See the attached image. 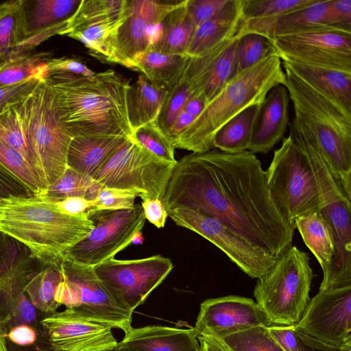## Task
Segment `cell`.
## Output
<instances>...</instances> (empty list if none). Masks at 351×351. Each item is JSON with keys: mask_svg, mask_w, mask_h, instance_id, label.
<instances>
[{"mask_svg": "<svg viewBox=\"0 0 351 351\" xmlns=\"http://www.w3.org/2000/svg\"><path fill=\"white\" fill-rule=\"evenodd\" d=\"M162 202L167 211L184 208L210 215L275 257L291 246L295 228L275 207L266 172L250 151L212 149L184 156L173 167Z\"/></svg>", "mask_w": 351, "mask_h": 351, "instance_id": "6da1fadb", "label": "cell"}, {"mask_svg": "<svg viewBox=\"0 0 351 351\" xmlns=\"http://www.w3.org/2000/svg\"><path fill=\"white\" fill-rule=\"evenodd\" d=\"M44 79L54 89L73 136H132L126 102L130 83L114 71L95 73L93 77L58 73Z\"/></svg>", "mask_w": 351, "mask_h": 351, "instance_id": "7a4b0ae2", "label": "cell"}, {"mask_svg": "<svg viewBox=\"0 0 351 351\" xmlns=\"http://www.w3.org/2000/svg\"><path fill=\"white\" fill-rule=\"evenodd\" d=\"M93 228L87 215L63 214L55 203L36 195H10L0 206V230L43 265L59 264L65 252Z\"/></svg>", "mask_w": 351, "mask_h": 351, "instance_id": "3957f363", "label": "cell"}, {"mask_svg": "<svg viewBox=\"0 0 351 351\" xmlns=\"http://www.w3.org/2000/svg\"><path fill=\"white\" fill-rule=\"evenodd\" d=\"M265 172L270 197L291 225L298 217L334 202H351V194L335 178L315 169L290 134L282 138Z\"/></svg>", "mask_w": 351, "mask_h": 351, "instance_id": "277c9868", "label": "cell"}, {"mask_svg": "<svg viewBox=\"0 0 351 351\" xmlns=\"http://www.w3.org/2000/svg\"><path fill=\"white\" fill-rule=\"evenodd\" d=\"M277 85H285V73L277 54L237 73L173 141L175 149L192 152L214 149L213 140L217 130L245 108L262 103Z\"/></svg>", "mask_w": 351, "mask_h": 351, "instance_id": "5b68a950", "label": "cell"}, {"mask_svg": "<svg viewBox=\"0 0 351 351\" xmlns=\"http://www.w3.org/2000/svg\"><path fill=\"white\" fill-rule=\"evenodd\" d=\"M293 120L319 148L334 174L351 193V113L285 68Z\"/></svg>", "mask_w": 351, "mask_h": 351, "instance_id": "8992f818", "label": "cell"}, {"mask_svg": "<svg viewBox=\"0 0 351 351\" xmlns=\"http://www.w3.org/2000/svg\"><path fill=\"white\" fill-rule=\"evenodd\" d=\"M18 106L31 165L45 191L67 168L73 136L62 117L56 93L45 79L40 80Z\"/></svg>", "mask_w": 351, "mask_h": 351, "instance_id": "52a82bcc", "label": "cell"}, {"mask_svg": "<svg viewBox=\"0 0 351 351\" xmlns=\"http://www.w3.org/2000/svg\"><path fill=\"white\" fill-rule=\"evenodd\" d=\"M305 252L291 246L257 280L255 302L271 325H295L311 298L313 270Z\"/></svg>", "mask_w": 351, "mask_h": 351, "instance_id": "ba28073f", "label": "cell"}, {"mask_svg": "<svg viewBox=\"0 0 351 351\" xmlns=\"http://www.w3.org/2000/svg\"><path fill=\"white\" fill-rule=\"evenodd\" d=\"M62 281L55 299L75 314L126 333L132 328L133 312L101 282L93 267L62 258Z\"/></svg>", "mask_w": 351, "mask_h": 351, "instance_id": "9c48e42d", "label": "cell"}, {"mask_svg": "<svg viewBox=\"0 0 351 351\" xmlns=\"http://www.w3.org/2000/svg\"><path fill=\"white\" fill-rule=\"evenodd\" d=\"M176 163L155 156L130 136L93 178L102 187L130 191L142 200H162Z\"/></svg>", "mask_w": 351, "mask_h": 351, "instance_id": "30bf717a", "label": "cell"}, {"mask_svg": "<svg viewBox=\"0 0 351 351\" xmlns=\"http://www.w3.org/2000/svg\"><path fill=\"white\" fill-rule=\"evenodd\" d=\"M87 217L93 228L65 252L63 258L92 267L114 258L133 243L145 222L139 204L119 210H92Z\"/></svg>", "mask_w": 351, "mask_h": 351, "instance_id": "8fae6325", "label": "cell"}, {"mask_svg": "<svg viewBox=\"0 0 351 351\" xmlns=\"http://www.w3.org/2000/svg\"><path fill=\"white\" fill-rule=\"evenodd\" d=\"M171 261L160 255L134 260L110 258L93 267L101 282L132 312L173 269Z\"/></svg>", "mask_w": 351, "mask_h": 351, "instance_id": "7c38bea8", "label": "cell"}, {"mask_svg": "<svg viewBox=\"0 0 351 351\" xmlns=\"http://www.w3.org/2000/svg\"><path fill=\"white\" fill-rule=\"evenodd\" d=\"M167 213L176 225L211 242L252 278L264 276L278 258L247 242L210 215L184 208H175Z\"/></svg>", "mask_w": 351, "mask_h": 351, "instance_id": "4fadbf2b", "label": "cell"}, {"mask_svg": "<svg viewBox=\"0 0 351 351\" xmlns=\"http://www.w3.org/2000/svg\"><path fill=\"white\" fill-rule=\"evenodd\" d=\"M282 61L351 72V32L322 29L271 40Z\"/></svg>", "mask_w": 351, "mask_h": 351, "instance_id": "5bb4252c", "label": "cell"}, {"mask_svg": "<svg viewBox=\"0 0 351 351\" xmlns=\"http://www.w3.org/2000/svg\"><path fill=\"white\" fill-rule=\"evenodd\" d=\"M295 326L325 343L351 346V286L319 291Z\"/></svg>", "mask_w": 351, "mask_h": 351, "instance_id": "9a60e30c", "label": "cell"}, {"mask_svg": "<svg viewBox=\"0 0 351 351\" xmlns=\"http://www.w3.org/2000/svg\"><path fill=\"white\" fill-rule=\"evenodd\" d=\"M39 324L56 351H108L118 343L111 327L88 320L68 308L47 314Z\"/></svg>", "mask_w": 351, "mask_h": 351, "instance_id": "2e32d148", "label": "cell"}, {"mask_svg": "<svg viewBox=\"0 0 351 351\" xmlns=\"http://www.w3.org/2000/svg\"><path fill=\"white\" fill-rule=\"evenodd\" d=\"M259 325L271 324L256 302L230 295L204 300L193 328L197 336L222 337Z\"/></svg>", "mask_w": 351, "mask_h": 351, "instance_id": "e0dca14e", "label": "cell"}, {"mask_svg": "<svg viewBox=\"0 0 351 351\" xmlns=\"http://www.w3.org/2000/svg\"><path fill=\"white\" fill-rule=\"evenodd\" d=\"M182 1L128 0V16L119 29L112 62L131 69L134 56L149 47V25L161 23Z\"/></svg>", "mask_w": 351, "mask_h": 351, "instance_id": "ac0fdd59", "label": "cell"}, {"mask_svg": "<svg viewBox=\"0 0 351 351\" xmlns=\"http://www.w3.org/2000/svg\"><path fill=\"white\" fill-rule=\"evenodd\" d=\"M322 29L346 32L337 23L330 0H315L311 5L276 17L241 20L235 36L256 34L272 40L279 36Z\"/></svg>", "mask_w": 351, "mask_h": 351, "instance_id": "d6986e66", "label": "cell"}, {"mask_svg": "<svg viewBox=\"0 0 351 351\" xmlns=\"http://www.w3.org/2000/svg\"><path fill=\"white\" fill-rule=\"evenodd\" d=\"M330 224L334 254L319 291L351 286V202L339 201L322 210Z\"/></svg>", "mask_w": 351, "mask_h": 351, "instance_id": "ffe728a7", "label": "cell"}, {"mask_svg": "<svg viewBox=\"0 0 351 351\" xmlns=\"http://www.w3.org/2000/svg\"><path fill=\"white\" fill-rule=\"evenodd\" d=\"M289 100L283 85H277L269 91L261 104L247 151L267 154L284 138L289 124Z\"/></svg>", "mask_w": 351, "mask_h": 351, "instance_id": "44dd1931", "label": "cell"}, {"mask_svg": "<svg viewBox=\"0 0 351 351\" xmlns=\"http://www.w3.org/2000/svg\"><path fill=\"white\" fill-rule=\"evenodd\" d=\"M194 328L149 325L131 328L118 342L117 351H199Z\"/></svg>", "mask_w": 351, "mask_h": 351, "instance_id": "7402d4cb", "label": "cell"}, {"mask_svg": "<svg viewBox=\"0 0 351 351\" xmlns=\"http://www.w3.org/2000/svg\"><path fill=\"white\" fill-rule=\"evenodd\" d=\"M128 138L122 136H74L68 149L67 167L93 178Z\"/></svg>", "mask_w": 351, "mask_h": 351, "instance_id": "603a6c76", "label": "cell"}, {"mask_svg": "<svg viewBox=\"0 0 351 351\" xmlns=\"http://www.w3.org/2000/svg\"><path fill=\"white\" fill-rule=\"evenodd\" d=\"M282 64L314 90L351 113V72L295 62L282 61Z\"/></svg>", "mask_w": 351, "mask_h": 351, "instance_id": "cb8c5ba5", "label": "cell"}, {"mask_svg": "<svg viewBox=\"0 0 351 351\" xmlns=\"http://www.w3.org/2000/svg\"><path fill=\"white\" fill-rule=\"evenodd\" d=\"M242 19V0H228L216 15L195 28L184 54L193 58L233 38Z\"/></svg>", "mask_w": 351, "mask_h": 351, "instance_id": "d4e9b609", "label": "cell"}, {"mask_svg": "<svg viewBox=\"0 0 351 351\" xmlns=\"http://www.w3.org/2000/svg\"><path fill=\"white\" fill-rule=\"evenodd\" d=\"M35 269L33 267L26 269L0 289V327L6 336L19 325L36 328L37 309L24 290L29 276Z\"/></svg>", "mask_w": 351, "mask_h": 351, "instance_id": "484cf974", "label": "cell"}, {"mask_svg": "<svg viewBox=\"0 0 351 351\" xmlns=\"http://www.w3.org/2000/svg\"><path fill=\"white\" fill-rule=\"evenodd\" d=\"M25 0H9L0 3V61L35 51L39 45L28 37L25 28Z\"/></svg>", "mask_w": 351, "mask_h": 351, "instance_id": "4316f807", "label": "cell"}, {"mask_svg": "<svg viewBox=\"0 0 351 351\" xmlns=\"http://www.w3.org/2000/svg\"><path fill=\"white\" fill-rule=\"evenodd\" d=\"M189 58L147 49L137 53L131 69L139 71L154 85L168 90L178 85Z\"/></svg>", "mask_w": 351, "mask_h": 351, "instance_id": "83f0119b", "label": "cell"}, {"mask_svg": "<svg viewBox=\"0 0 351 351\" xmlns=\"http://www.w3.org/2000/svg\"><path fill=\"white\" fill-rule=\"evenodd\" d=\"M140 75L127 91L128 117L132 133L141 127L155 121L167 93Z\"/></svg>", "mask_w": 351, "mask_h": 351, "instance_id": "f1b7e54d", "label": "cell"}, {"mask_svg": "<svg viewBox=\"0 0 351 351\" xmlns=\"http://www.w3.org/2000/svg\"><path fill=\"white\" fill-rule=\"evenodd\" d=\"M0 180L21 196H39L45 191L26 158L0 140Z\"/></svg>", "mask_w": 351, "mask_h": 351, "instance_id": "f546056e", "label": "cell"}, {"mask_svg": "<svg viewBox=\"0 0 351 351\" xmlns=\"http://www.w3.org/2000/svg\"><path fill=\"white\" fill-rule=\"evenodd\" d=\"M236 40L235 36L208 69L185 84L190 96L199 98L206 106L234 75Z\"/></svg>", "mask_w": 351, "mask_h": 351, "instance_id": "4dcf8cb0", "label": "cell"}, {"mask_svg": "<svg viewBox=\"0 0 351 351\" xmlns=\"http://www.w3.org/2000/svg\"><path fill=\"white\" fill-rule=\"evenodd\" d=\"M128 16V6L120 17L90 24L66 32L64 36L75 39L88 49L92 56L112 62L119 27Z\"/></svg>", "mask_w": 351, "mask_h": 351, "instance_id": "1f68e13d", "label": "cell"}, {"mask_svg": "<svg viewBox=\"0 0 351 351\" xmlns=\"http://www.w3.org/2000/svg\"><path fill=\"white\" fill-rule=\"evenodd\" d=\"M294 226L306 245L317 258L324 274L334 254L333 234L328 221L321 210L298 217Z\"/></svg>", "mask_w": 351, "mask_h": 351, "instance_id": "d6a6232c", "label": "cell"}, {"mask_svg": "<svg viewBox=\"0 0 351 351\" xmlns=\"http://www.w3.org/2000/svg\"><path fill=\"white\" fill-rule=\"evenodd\" d=\"M81 0H25L27 36H34L68 19Z\"/></svg>", "mask_w": 351, "mask_h": 351, "instance_id": "836d02e7", "label": "cell"}, {"mask_svg": "<svg viewBox=\"0 0 351 351\" xmlns=\"http://www.w3.org/2000/svg\"><path fill=\"white\" fill-rule=\"evenodd\" d=\"M261 104L248 106L225 123L214 136L213 148L230 154L247 151Z\"/></svg>", "mask_w": 351, "mask_h": 351, "instance_id": "e575fe53", "label": "cell"}, {"mask_svg": "<svg viewBox=\"0 0 351 351\" xmlns=\"http://www.w3.org/2000/svg\"><path fill=\"white\" fill-rule=\"evenodd\" d=\"M186 2V0H183L161 22V37L151 49L167 54H184L195 28L188 14Z\"/></svg>", "mask_w": 351, "mask_h": 351, "instance_id": "d590c367", "label": "cell"}, {"mask_svg": "<svg viewBox=\"0 0 351 351\" xmlns=\"http://www.w3.org/2000/svg\"><path fill=\"white\" fill-rule=\"evenodd\" d=\"M60 263L42 265L36 269L29 276L24 287L34 306L47 315L57 311L61 306L55 299L57 287L63 279Z\"/></svg>", "mask_w": 351, "mask_h": 351, "instance_id": "8d00e7d4", "label": "cell"}, {"mask_svg": "<svg viewBox=\"0 0 351 351\" xmlns=\"http://www.w3.org/2000/svg\"><path fill=\"white\" fill-rule=\"evenodd\" d=\"M51 58L50 52L33 51L0 61V86L12 85L32 78L43 79L47 60Z\"/></svg>", "mask_w": 351, "mask_h": 351, "instance_id": "74e56055", "label": "cell"}, {"mask_svg": "<svg viewBox=\"0 0 351 351\" xmlns=\"http://www.w3.org/2000/svg\"><path fill=\"white\" fill-rule=\"evenodd\" d=\"M128 0H81L73 14L65 21L59 35L71 29L109 19H116L126 12Z\"/></svg>", "mask_w": 351, "mask_h": 351, "instance_id": "f35d334b", "label": "cell"}, {"mask_svg": "<svg viewBox=\"0 0 351 351\" xmlns=\"http://www.w3.org/2000/svg\"><path fill=\"white\" fill-rule=\"evenodd\" d=\"M101 187L93 178L67 167L62 176L38 197L53 203L71 197L93 201Z\"/></svg>", "mask_w": 351, "mask_h": 351, "instance_id": "ab89813d", "label": "cell"}, {"mask_svg": "<svg viewBox=\"0 0 351 351\" xmlns=\"http://www.w3.org/2000/svg\"><path fill=\"white\" fill-rule=\"evenodd\" d=\"M218 338L231 351H285L263 325Z\"/></svg>", "mask_w": 351, "mask_h": 351, "instance_id": "60d3db41", "label": "cell"}, {"mask_svg": "<svg viewBox=\"0 0 351 351\" xmlns=\"http://www.w3.org/2000/svg\"><path fill=\"white\" fill-rule=\"evenodd\" d=\"M272 54L276 53L271 41L260 34H247L237 38L234 75Z\"/></svg>", "mask_w": 351, "mask_h": 351, "instance_id": "b9f144b4", "label": "cell"}, {"mask_svg": "<svg viewBox=\"0 0 351 351\" xmlns=\"http://www.w3.org/2000/svg\"><path fill=\"white\" fill-rule=\"evenodd\" d=\"M19 102L8 105L0 112V140L21 152L31 164L30 154L19 114Z\"/></svg>", "mask_w": 351, "mask_h": 351, "instance_id": "7bdbcfd3", "label": "cell"}, {"mask_svg": "<svg viewBox=\"0 0 351 351\" xmlns=\"http://www.w3.org/2000/svg\"><path fill=\"white\" fill-rule=\"evenodd\" d=\"M315 0H242V21L276 17L314 3Z\"/></svg>", "mask_w": 351, "mask_h": 351, "instance_id": "ee69618b", "label": "cell"}, {"mask_svg": "<svg viewBox=\"0 0 351 351\" xmlns=\"http://www.w3.org/2000/svg\"><path fill=\"white\" fill-rule=\"evenodd\" d=\"M132 138L155 156L169 162H176L175 147L168 136L162 132L156 121L133 132Z\"/></svg>", "mask_w": 351, "mask_h": 351, "instance_id": "f6af8a7d", "label": "cell"}, {"mask_svg": "<svg viewBox=\"0 0 351 351\" xmlns=\"http://www.w3.org/2000/svg\"><path fill=\"white\" fill-rule=\"evenodd\" d=\"M14 241L0 230V289L29 265V256L20 254Z\"/></svg>", "mask_w": 351, "mask_h": 351, "instance_id": "bcb514c9", "label": "cell"}, {"mask_svg": "<svg viewBox=\"0 0 351 351\" xmlns=\"http://www.w3.org/2000/svg\"><path fill=\"white\" fill-rule=\"evenodd\" d=\"M189 97L190 95L186 85L180 82L167 91L159 114L156 120L159 128L167 136L171 125L183 110Z\"/></svg>", "mask_w": 351, "mask_h": 351, "instance_id": "7dc6e473", "label": "cell"}, {"mask_svg": "<svg viewBox=\"0 0 351 351\" xmlns=\"http://www.w3.org/2000/svg\"><path fill=\"white\" fill-rule=\"evenodd\" d=\"M136 195L130 191L101 187L94 200V210H119L132 208Z\"/></svg>", "mask_w": 351, "mask_h": 351, "instance_id": "c3c4849f", "label": "cell"}, {"mask_svg": "<svg viewBox=\"0 0 351 351\" xmlns=\"http://www.w3.org/2000/svg\"><path fill=\"white\" fill-rule=\"evenodd\" d=\"M228 0H186V8L195 27L216 15Z\"/></svg>", "mask_w": 351, "mask_h": 351, "instance_id": "681fc988", "label": "cell"}, {"mask_svg": "<svg viewBox=\"0 0 351 351\" xmlns=\"http://www.w3.org/2000/svg\"><path fill=\"white\" fill-rule=\"evenodd\" d=\"M40 80L32 78L8 86H0V112L9 104L27 97L39 84Z\"/></svg>", "mask_w": 351, "mask_h": 351, "instance_id": "f907efd6", "label": "cell"}, {"mask_svg": "<svg viewBox=\"0 0 351 351\" xmlns=\"http://www.w3.org/2000/svg\"><path fill=\"white\" fill-rule=\"evenodd\" d=\"M58 73H73L86 77H93L95 74L86 64L75 58L66 57L49 58L47 62L45 75Z\"/></svg>", "mask_w": 351, "mask_h": 351, "instance_id": "816d5d0a", "label": "cell"}, {"mask_svg": "<svg viewBox=\"0 0 351 351\" xmlns=\"http://www.w3.org/2000/svg\"><path fill=\"white\" fill-rule=\"evenodd\" d=\"M268 330L285 351H300L295 325H271Z\"/></svg>", "mask_w": 351, "mask_h": 351, "instance_id": "f5cc1de1", "label": "cell"}, {"mask_svg": "<svg viewBox=\"0 0 351 351\" xmlns=\"http://www.w3.org/2000/svg\"><path fill=\"white\" fill-rule=\"evenodd\" d=\"M300 351H351V346L331 345L315 339L296 328Z\"/></svg>", "mask_w": 351, "mask_h": 351, "instance_id": "db71d44e", "label": "cell"}, {"mask_svg": "<svg viewBox=\"0 0 351 351\" xmlns=\"http://www.w3.org/2000/svg\"><path fill=\"white\" fill-rule=\"evenodd\" d=\"M141 206L145 219L158 228L165 226L168 213L161 199H147L142 200Z\"/></svg>", "mask_w": 351, "mask_h": 351, "instance_id": "11a10c76", "label": "cell"}, {"mask_svg": "<svg viewBox=\"0 0 351 351\" xmlns=\"http://www.w3.org/2000/svg\"><path fill=\"white\" fill-rule=\"evenodd\" d=\"M55 204L62 213L69 215H87L94 210L93 201L80 197H67Z\"/></svg>", "mask_w": 351, "mask_h": 351, "instance_id": "9f6ffc18", "label": "cell"}, {"mask_svg": "<svg viewBox=\"0 0 351 351\" xmlns=\"http://www.w3.org/2000/svg\"><path fill=\"white\" fill-rule=\"evenodd\" d=\"M6 337L15 345L27 346L36 342L37 331L31 326L19 325L12 328L7 334Z\"/></svg>", "mask_w": 351, "mask_h": 351, "instance_id": "6f0895ef", "label": "cell"}, {"mask_svg": "<svg viewBox=\"0 0 351 351\" xmlns=\"http://www.w3.org/2000/svg\"><path fill=\"white\" fill-rule=\"evenodd\" d=\"M195 119V117L183 110L180 112L167 133V136L172 143L191 125Z\"/></svg>", "mask_w": 351, "mask_h": 351, "instance_id": "680465c9", "label": "cell"}, {"mask_svg": "<svg viewBox=\"0 0 351 351\" xmlns=\"http://www.w3.org/2000/svg\"><path fill=\"white\" fill-rule=\"evenodd\" d=\"M199 351H231L218 337L210 335H198Z\"/></svg>", "mask_w": 351, "mask_h": 351, "instance_id": "91938a15", "label": "cell"}, {"mask_svg": "<svg viewBox=\"0 0 351 351\" xmlns=\"http://www.w3.org/2000/svg\"><path fill=\"white\" fill-rule=\"evenodd\" d=\"M17 351H56L50 346L45 333H39L36 342L28 346L20 347ZM108 351H117L115 349Z\"/></svg>", "mask_w": 351, "mask_h": 351, "instance_id": "94428289", "label": "cell"}, {"mask_svg": "<svg viewBox=\"0 0 351 351\" xmlns=\"http://www.w3.org/2000/svg\"><path fill=\"white\" fill-rule=\"evenodd\" d=\"M204 107V103L199 98L190 96L184 104L183 110L196 118L202 112Z\"/></svg>", "mask_w": 351, "mask_h": 351, "instance_id": "6125c7cd", "label": "cell"}, {"mask_svg": "<svg viewBox=\"0 0 351 351\" xmlns=\"http://www.w3.org/2000/svg\"><path fill=\"white\" fill-rule=\"evenodd\" d=\"M0 195L8 197L10 195L21 196L14 189L0 180Z\"/></svg>", "mask_w": 351, "mask_h": 351, "instance_id": "be15d7a7", "label": "cell"}, {"mask_svg": "<svg viewBox=\"0 0 351 351\" xmlns=\"http://www.w3.org/2000/svg\"><path fill=\"white\" fill-rule=\"evenodd\" d=\"M7 337L0 327V351H8L6 344Z\"/></svg>", "mask_w": 351, "mask_h": 351, "instance_id": "e7e4bbea", "label": "cell"}, {"mask_svg": "<svg viewBox=\"0 0 351 351\" xmlns=\"http://www.w3.org/2000/svg\"><path fill=\"white\" fill-rule=\"evenodd\" d=\"M5 197H6L0 195V206H1L3 205V204L4 203Z\"/></svg>", "mask_w": 351, "mask_h": 351, "instance_id": "03108f58", "label": "cell"}]
</instances>
